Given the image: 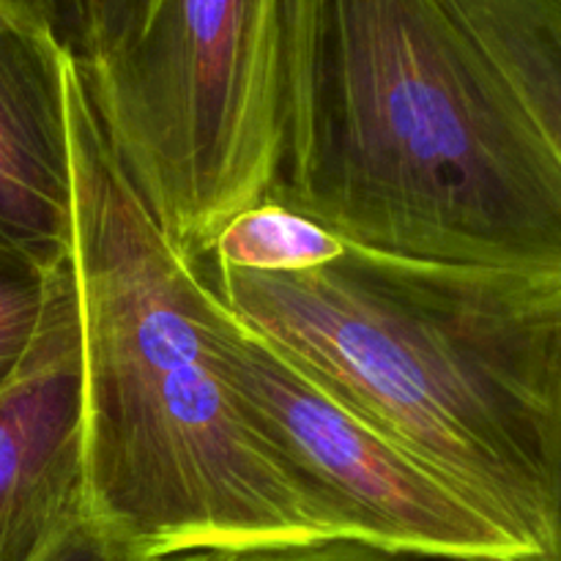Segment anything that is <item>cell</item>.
<instances>
[{
    "mask_svg": "<svg viewBox=\"0 0 561 561\" xmlns=\"http://www.w3.org/2000/svg\"><path fill=\"white\" fill-rule=\"evenodd\" d=\"M272 201L383 255L561 279V164L444 0H285Z\"/></svg>",
    "mask_w": 561,
    "mask_h": 561,
    "instance_id": "6da1fadb",
    "label": "cell"
},
{
    "mask_svg": "<svg viewBox=\"0 0 561 561\" xmlns=\"http://www.w3.org/2000/svg\"><path fill=\"white\" fill-rule=\"evenodd\" d=\"M192 266L310 381L540 553L561 279L351 241L307 272Z\"/></svg>",
    "mask_w": 561,
    "mask_h": 561,
    "instance_id": "7a4b0ae2",
    "label": "cell"
},
{
    "mask_svg": "<svg viewBox=\"0 0 561 561\" xmlns=\"http://www.w3.org/2000/svg\"><path fill=\"white\" fill-rule=\"evenodd\" d=\"M69 146L85 515L142 559L321 542L230 400L203 327L206 283L121 170L77 64Z\"/></svg>",
    "mask_w": 561,
    "mask_h": 561,
    "instance_id": "3957f363",
    "label": "cell"
},
{
    "mask_svg": "<svg viewBox=\"0 0 561 561\" xmlns=\"http://www.w3.org/2000/svg\"><path fill=\"white\" fill-rule=\"evenodd\" d=\"M285 0H151L77 66L113 157L181 257L272 195L283 137Z\"/></svg>",
    "mask_w": 561,
    "mask_h": 561,
    "instance_id": "277c9868",
    "label": "cell"
},
{
    "mask_svg": "<svg viewBox=\"0 0 561 561\" xmlns=\"http://www.w3.org/2000/svg\"><path fill=\"white\" fill-rule=\"evenodd\" d=\"M201 316L230 400L323 540L359 542L389 557L531 559L458 488L241 323L208 285Z\"/></svg>",
    "mask_w": 561,
    "mask_h": 561,
    "instance_id": "5b68a950",
    "label": "cell"
},
{
    "mask_svg": "<svg viewBox=\"0 0 561 561\" xmlns=\"http://www.w3.org/2000/svg\"><path fill=\"white\" fill-rule=\"evenodd\" d=\"M80 518L82 362L69 255L25 362L0 389V561H36Z\"/></svg>",
    "mask_w": 561,
    "mask_h": 561,
    "instance_id": "8992f818",
    "label": "cell"
},
{
    "mask_svg": "<svg viewBox=\"0 0 561 561\" xmlns=\"http://www.w3.org/2000/svg\"><path fill=\"white\" fill-rule=\"evenodd\" d=\"M71 66L53 31L0 20V233L47 263L75 230Z\"/></svg>",
    "mask_w": 561,
    "mask_h": 561,
    "instance_id": "52a82bcc",
    "label": "cell"
},
{
    "mask_svg": "<svg viewBox=\"0 0 561 561\" xmlns=\"http://www.w3.org/2000/svg\"><path fill=\"white\" fill-rule=\"evenodd\" d=\"M561 164V0H444Z\"/></svg>",
    "mask_w": 561,
    "mask_h": 561,
    "instance_id": "ba28073f",
    "label": "cell"
},
{
    "mask_svg": "<svg viewBox=\"0 0 561 561\" xmlns=\"http://www.w3.org/2000/svg\"><path fill=\"white\" fill-rule=\"evenodd\" d=\"M345 239L321 228L283 203L261 201L236 214L217 233L211 250L197 261L241 272H307L343 252Z\"/></svg>",
    "mask_w": 561,
    "mask_h": 561,
    "instance_id": "9c48e42d",
    "label": "cell"
},
{
    "mask_svg": "<svg viewBox=\"0 0 561 561\" xmlns=\"http://www.w3.org/2000/svg\"><path fill=\"white\" fill-rule=\"evenodd\" d=\"M64 261H42L0 233V389L20 370L42 329L55 272Z\"/></svg>",
    "mask_w": 561,
    "mask_h": 561,
    "instance_id": "30bf717a",
    "label": "cell"
},
{
    "mask_svg": "<svg viewBox=\"0 0 561 561\" xmlns=\"http://www.w3.org/2000/svg\"><path fill=\"white\" fill-rule=\"evenodd\" d=\"M151 0H47L49 31L77 66H91L137 31Z\"/></svg>",
    "mask_w": 561,
    "mask_h": 561,
    "instance_id": "8fae6325",
    "label": "cell"
},
{
    "mask_svg": "<svg viewBox=\"0 0 561 561\" xmlns=\"http://www.w3.org/2000/svg\"><path fill=\"white\" fill-rule=\"evenodd\" d=\"M159 561H403L400 557L359 546V542L321 540L296 542V546L266 548H225V551H192Z\"/></svg>",
    "mask_w": 561,
    "mask_h": 561,
    "instance_id": "7c38bea8",
    "label": "cell"
},
{
    "mask_svg": "<svg viewBox=\"0 0 561 561\" xmlns=\"http://www.w3.org/2000/svg\"><path fill=\"white\" fill-rule=\"evenodd\" d=\"M36 561H159L142 559L137 553L126 551L118 542L110 540L91 518H80L71 524L47 551Z\"/></svg>",
    "mask_w": 561,
    "mask_h": 561,
    "instance_id": "4fadbf2b",
    "label": "cell"
},
{
    "mask_svg": "<svg viewBox=\"0 0 561 561\" xmlns=\"http://www.w3.org/2000/svg\"><path fill=\"white\" fill-rule=\"evenodd\" d=\"M531 561H561V362L557 398H553L551 447H548V485H546V535L542 548Z\"/></svg>",
    "mask_w": 561,
    "mask_h": 561,
    "instance_id": "5bb4252c",
    "label": "cell"
},
{
    "mask_svg": "<svg viewBox=\"0 0 561 561\" xmlns=\"http://www.w3.org/2000/svg\"><path fill=\"white\" fill-rule=\"evenodd\" d=\"M0 20L25 22L49 31L47 0H0Z\"/></svg>",
    "mask_w": 561,
    "mask_h": 561,
    "instance_id": "9a60e30c",
    "label": "cell"
}]
</instances>
